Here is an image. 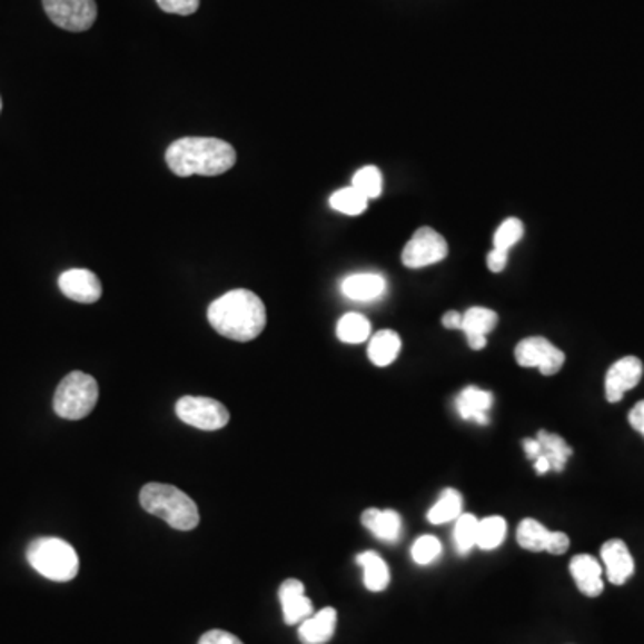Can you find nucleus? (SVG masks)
I'll use <instances>...</instances> for the list:
<instances>
[{
	"mask_svg": "<svg viewBox=\"0 0 644 644\" xmlns=\"http://www.w3.org/2000/svg\"><path fill=\"white\" fill-rule=\"evenodd\" d=\"M211 328L222 337L237 343H249L260 337L267 325L266 305L246 288L229 290L208 307Z\"/></svg>",
	"mask_w": 644,
	"mask_h": 644,
	"instance_id": "1",
	"label": "nucleus"
},
{
	"mask_svg": "<svg viewBox=\"0 0 644 644\" xmlns=\"http://www.w3.org/2000/svg\"><path fill=\"white\" fill-rule=\"evenodd\" d=\"M165 160L176 176H220L237 164V152L219 138L187 137L170 143Z\"/></svg>",
	"mask_w": 644,
	"mask_h": 644,
	"instance_id": "2",
	"label": "nucleus"
},
{
	"mask_svg": "<svg viewBox=\"0 0 644 644\" xmlns=\"http://www.w3.org/2000/svg\"><path fill=\"white\" fill-rule=\"evenodd\" d=\"M140 505L175 531L190 532L201 522L196 502L175 485L156 482L143 485L140 491Z\"/></svg>",
	"mask_w": 644,
	"mask_h": 644,
	"instance_id": "3",
	"label": "nucleus"
},
{
	"mask_svg": "<svg viewBox=\"0 0 644 644\" xmlns=\"http://www.w3.org/2000/svg\"><path fill=\"white\" fill-rule=\"evenodd\" d=\"M32 569L52 582H70L78 576L79 557L67 541L58 537H40L28 548Z\"/></svg>",
	"mask_w": 644,
	"mask_h": 644,
	"instance_id": "4",
	"label": "nucleus"
},
{
	"mask_svg": "<svg viewBox=\"0 0 644 644\" xmlns=\"http://www.w3.org/2000/svg\"><path fill=\"white\" fill-rule=\"evenodd\" d=\"M99 402V385L93 376L73 370L61 379L55 394V412L63 419L79 420L90 416Z\"/></svg>",
	"mask_w": 644,
	"mask_h": 644,
	"instance_id": "5",
	"label": "nucleus"
},
{
	"mask_svg": "<svg viewBox=\"0 0 644 644\" xmlns=\"http://www.w3.org/2000/svg\"><path fill=\"white\" fill-rule=\"evenodd\" d=\"M176 416L184 420L185 425L205 432L225 428L229 423L228 408L217 399L202 396H185L179 399L176 403Z\"/></svg>",
	"mask_w": 644,
	"mask_h": 644,
	"instance_id": "6",
	"label": "nucleus"
},
{
	"mask_svg": "<svg viewBox=\"0 0 644 644\" xmlns=\"http://www.w3.org/2000/svg\"><path fill=\"white\" fill-rule=\"evenodd\" d=\"M448 256V242L443 235L434 228L417 229L414 237L408 240L403 249L402 260L408 269H423V267L439 264Z\"/></svg>",
	"mask_w": 644,
	"mask_h": 644,
	"instance_id": "7",
	"label": "nucleus"
},
{
	"mask_svg": "<svg viewBox=\"0 0 644 644\" xmlns=\"http://www.w3.org/2000/svg\"><path fill=\"white\" fill-rule=\"evenodd\" d=\"M52 23L70 32L88 31L97 19L96 0H43Z\"/></svg>",
	"mask_w": 644,
	"mask_h": 644,
	"instance_id": "8",
	"label": "nucleus"
},
{
	"mask_svg": "<svg viewBox=\"0 0 644 644\" xmlns=\"http://www.w3.org/2000/svg\"><path fill=\"white\" fill-rule=\"evenodd\" d=\"M514 357L519 366L537 367L544 376L557 375L566 361V355L544 337L523 338L516 346Z\"/></svg>",
	"mask_w": 644,
	"mask_h": 644,
	"instance_id": "9",
	"label": "nucleus"
},
{
	"mask_svg": "<svg viewBox=\"0 0 644 644\" xmlns=\"http://www.w3.org/2000/svg\"><path fill=\"white\" fill-rule=\"evenodd\" d=\"M517 543L528 552H548L552 555H564L569 549V537L564 532H552L532 517H526L517 526Z\"/></svg>",
	"mask_w": 644,
	"mask_h": 644,
	"instance_id": "10",
	"label": "nucleus"
},
{
	"mask_svg": "<svg viewBox=\"0 0 644 644\" xmlns=\"http://www.w3.org/2000/svg\"><path fill=\"white\" fill-rule=\"evenodd\" d=\"M643 361L637 357H625L611 366L605 376V396L608 403L622 402L628 390L634 389L643 378Z\"/></svg>",
	"mask_w": 644,
	"mask_h": 644,
	"instance_id": "11",
	"label": "nucleus"
},
{
	"mask_svg": "<svg viewBox=\"0 0 644 644\" xmlns=\"http://www.w3.org/2000/svg\"><path fill=\"white\" fill-rule=\"evenodd\" d=\"M58 285H60V290L63 293V296L69 297V299L76 303L92 305V303L99 301L102 296L101 281L93 275L92 270H65L63 275L58 279Z\"/></svg>",
	"mask_w": 644,
	"mask_h": 644,
	"instance_id": "12",
	"label": "nucleus"
},
{
	"mask_svg": "<svg viewBox=\"0 0 644 644\" xmlns=\"http://www.w3.org/2000/svg\"><path fill=\"white\" fill-rule=\"evenodd\" d=\"M279 604L284 608L287 625H301L314 614L311 600L305 594V584L297 578H288L279 587Z\"/></svg>",
	"mask_w": 644,
	"mask_h": 644,
	"instance_id": "13",
	"label": "nucleus"
},
{
	"mask_svg": "<svg viewBox=\"0 0 644 644\" xmlns=\"http://www.w3.org/2000/svg\"><path fill=\"white\" fill-rule=\"evenodd\" d=\"M602 561H604L611 584H626L634 575V557L622 539H611L602 546Z\"/></svg>",
	"mask_w": 644,
	"mask_h": 644,
	"instance_id": "14",
	"label": "nucleus"
},
{
	"mask_svg": "<svg viewBox=\"0 0 644 644\" xmlns=\"http://www.w3.org/2000/svg\"><path fill=\"white\" fill-rule=\"evenodd\" d=\"M498 325V314L489 308L473 307L462 314L460 329L466 334L470 349L480 351L487 346V335Z\"/></svg>",
	"mask_w": 644,
	"mask_h": 644,
	"instance_id": "15",
	"label": "nucleus"
},
{
	"mask_svg": "<svg viewBox=\"0 0 644 644\" xmlns=\"http://www.w3.org/2000/svg\"><path fill=\"white\" fill-rule=\"evenodd\" d=\"M569 572H572L576 587L585 596L596 598V596L604 593L602 564L593 555H576V557H573L572 563H569Z\"/></svg>",
	"mask_w": 644,
	"mask_h": 644,
	"instance_id": "16",
	"label": "nucleus"
},
{
	"mask_svg": "<svg viewBox=\"0 0 644 644\" xmlns=\"http://www.w3.org/2000/svg\"><path fill=\"white\" fill-rule=\"evenodd\" d=\"M361 525L366 526L376 539L384 543H398L402 537V516L393 508L379 511V508H367L361 514Z\"/></svg>",
	"mask_w": 644,
	"mask_h": 644,
	"instance_id": "17",
	"label": "nucleus"
},
{
	"mask_svg": "<svg viewBox=\"0 0 644 644\" xmlns=\"http://www.w3.org/2000/svg\"><path fill=\"white\" fill-rule=\"evenodd\" d=\"M494 396L489 390L478 387H466L458 394L457 412L462 419L475 420L478 425H489V410L493 407Z\"/></svg>",
	"mask_w": 644,
	"mask_h": 644,
	"instance_id": "18",
	"label": "nucleus"
},
{
	"mask_svg": "<svg viewBox=\"0 0 644 644\" xmlns=\"http://www.w3.org/2000/svg\"><path fill=\"white\" fill-rule=\"evenodd\" d=\"M340 290L351 301H375L384 296L385 290H387V281L382 275L360 273V275H351L344 279Z\"/></svg>",
	"mask_w": 644,
	"mask_h": 644,
	"instance_id": "19",
	"label": "nucleus"
},
{
	"mask_svg": "<svg viewBox=\"0 0 644 644\" xmlns=\"http://www.w3.org/2000/svg\"><path fill=\"white\" fill-rule=\"evenodd\" d=\"M337 628V611L334 607L320 608L299 625V640L303 644H326L334 637Z\"/></svg>",
	"mask_w": 644,
	"mask_h": 644,
	"instance_id": "20",
	"label": "nucleus"
},
{
	"mask_svg": "<svg viewBox=\"0 0 644 644\" xmlns=\"http://www.w3.org/2000/svg\"><path fill=\"white\" fill-rule=\"evenodd\" d=\"M402 351V337L393 329H379L369 338V360L376 367H387L398 358Z\"/></svg>",
	"mask_w": 644,
	"mask_h": 644,
	"instance_id": "21",
	"label": "nucleus"
},
{
	"mask_svg": "<svg viewBox=\"0 0 644 644\" xmlns=\"http://www.w3.org/2000/svg\"><path fill=\"white\" fill-rule=\"evenodd\" d=\"M358 566L364 569V585L370 593H382L390 584V569L376 552H364L357 557Z\"/></svg>",
	"mask_w": 644,
	"mask_h": 644,
	"instance_id": "22",
	"label": "nucleus"
},
{
	"mask_svg": "<svg viewBox=\"0 0 644 644\" xmlns=\"http://www.w3.org/2000/svg\"><path fill=\"white\" fill-rule=\"evenodd\" d=\"M535 439L539 440L544 457L548 458L549 469L563 473L566 464L573 455V448L561 435L549 434L546 429H539Z\"/></svg>",
	"mask_w": 644,
	"mask_h": 644,
	"instance_id": "23",
	"label": "nucleus"
},
{
	"mask_svg": "<svg viewBox=\"0 0 644 644\" xmlns=\"http://www.w3.org/2000/svg\"><path fill=\"white\" fill-rule=\"evenodd\" d=\"M462 508H464L462 494L457 489H446L435 502L434 507L429 508L426 517L432 525H444V523L457 522L462 516Z\"/></svg>",
	"mask_w": 644,
	"mask_h": 644,
	"instance_id": "24",
	"label": "nucleus"
},
{
	"mask_svg": "<svg viewBox=\"0 0 644 644\" xmlns=\"http://www.w3.org/2000/svg\"><path fill=\"white\" fill-rule=\"evenodd\" d=\"M507 537V522L499 516L485 517L478 522L476 531V546L484 552H493L499 548Z\"/></svg>",
	"mask_w": 644,
	"mask_h": 644,
	"instance_id": "25",
	"label": "nucleus"
},
{
	"mask_svg": "<svg viewBox=\"0 0 644 644\" xmlns=\"http://www.w3.org/2000/svg\"><path fill=\"white\" fill-rule=\"evenodd\" d=\"M370 323L367 317L349 311L346 316L340 317L337 325V337L346 344H361L370 338Z\"/></svg>",
	"mask_w": 644,
	"mask_h": 644,
	"instance_id": "26",
	"label": "nucleus"
},
{
	"mask_svg": "<svg viewBox=\"0 0 644 644\" xmlns=\"http://www.w3.org/2000/svg\"><path fill=\"white\" fill-rule=\"evenodd\" d=\"M367 205H369V199L361 196L357 188L348 187L340 188L334 196L329 197V206L334 208L338 214L344 215H361L367 210Z\"/></svg>",
	"mask_w": 644,
	"mask_h": 644,
	"instance_id": "27",
	"label": "nucleus"
},
{
	"mask_svg": "<svg viewBox=\"0 0 644 644\" xmlns=\"http://www.w3.org/2000/svg\"><path fill=\"white\" fill-rule=\"evenodd\" d=\"M478 522L473 514H462L455 523V531H453V541H455V548L460 555H469L473 548H476V531H478Z\"/></svg>",
	"mask_w": 644,
	"mask_h": 644,
	"instance_id": "28",
	"label": "nucleus"
},
{
	"mask_svg": "<svg viewBox=\"0 0 644 644\" xmlns=\"http://www.w3.org/2000/svg\"><path fill=\"white\" fill-rule=\"evenodd\" d=\"M353 188H357L361 196L367 199H376L384 192V176L379 172L375 165H367L357 170V175L353 176Z\"/></svg>",
	"mask_w": 644,
	"mask_h": 644,
	"instance_id": "29",
	"label": "nucleus"
},
{
	"mask_svg": "<svg viewBox=\"0 0 644 644\" xmlns=\"http://www.w3.org/2000/svg\"><path fill=\"white\" fill-rule=\"evenodd\" d=\"M443 553V544L434 535H420L416 543L412 544V558L419 566H428L435 563Z\"/></svg>",
	"mask_w": 644,
	"mask_h": 644,
	"instance_id": "30",
	"label": "nucleus"
},
{
	"mask_svg": "<svg viewBox=\"0 0 644 644\" xmlns=\"http://www.w3.org/2000/svg\"><path fill=\"white\" fill-rule=\"evenodd\" d=\"M523 234H525V226H523L522 220L511 217L496 229L494 247L503 249V251H511L512 247L522 240Z\"/></svg>",
	"mask_w": 644,
	"mask_h": 644,
	"instance_id": "31",
	"label": "nucleus"
},
{
	"mask_svg": "<svg viewBox=\"0 0 644 644\" xmlns=\"http://www.w3.org/2000/svg\"><path fill=\"white\" fill-rule=\"evenodd\" d=\"M156 4L160 6V10L165 13L188 17L199 10L201 0H156Z\"/></svg>",
	"mask_w": 644,
	"mask_h": 644,
	"instance_id": "32",
	"label": "nucleus"
},
{
	"mask_svg": "<svg viewBox=\"0 0 644 644\" xmlns=\"http://www.w3.org/2000/svg\"><path fill=\"white\" fill-rule=\"evenodd\" d=\"M197 644H244L237 635L226 631H210L202 635Z\"/></svg>",
	"mask_w": 644,
	"mask_h": 644,
	"instance_id": "33",
	"label": "nucleus"
},
{
	"mask_svg": "<svg viewBox=\"0 0 644 644\" xmlns=\"http://www.w3.org/2000/svg\"><path fill=\"white\" fill-rule=\"evenodd\" d=\"M508 251H503V249H496L494 247L493 251L487 255V266L493 273H502L505 267H507Z\"/></svg>",
	"mask_w": 644,
	"mask_h": 644,
	"instance_id": "34",
	"label": "nucleus"
},
{
	"mask_svg": "<svg viewBox=\"0 0 644 644\" xmlns=\"http://www.w3.org/2000/svg\"><path fill=\"white\" fill-rule=\"evenodd\" d=\"M628 423L637 434L644 437V399L632 408L631 414H628Z\"/></svg>",
	"mask_w": 644,
	"mask_h": 644,
	"instance_id": "35",
	"label": "nucleus"
},
{
	"mask_svg": "<svg viewBox=\"0 0 644 644\" xmlns=\"http://www.w3.org/2000/svg\"><path fill=\"white\" fill-rule=\"evenodd\" d=\"M523 449H525L526 458L532 462L537 460L543 455V448H541V443L537 439L523 440Z\"/></svg>",
	"mask_w": 644,
	"mask_h": 644,
	"instance_id": "36",
	"label": "nucleus"
},
{
	"mask_svg": "<svg viewBox=\"0 0 644 644\" xmlns=\"http://www.w3.org/2000/svg\"><path fill=\"white\" fill-rule=\"evenodd\" d=\"M443 325L448 329H460L462 314H458V311H448V314H444Z\"/></svg>",
	"mask_w": 644,
	"mask_h": 644,
	"instance_id": "37",
	"label": "nucleus"
},
{
	"mask_svg": "<svg viewBox=\"0 0 644 644\" xmlns=\"http://www.w3.org/2000/svg\"><path fill=\"white\" fill-rule=\"evenodd\" d=\"M534 467L535 470H537V475H546V473L549 470L548 458L544 457V455H541V457L534 462Z\"/></svg>",
	"mask_w": 644,
	"mask_h": 644,
	"instance_id": "38",
	"label": "nucleus"
},
{
	"mask_svg": "<svg viewBox=\"0 0 644 644\" xmlns=\"http://www.w3.org/2000/svg\"><path fill=\"white\" fill-rule=\"evenodd\" d=\"M0 111H2V99H0Z\"/></svg>",
	"mask_w": 644,
	"mask_h": 644,
	"instance_id": "39",
	"label": "nucleus"
}]
</instances>
